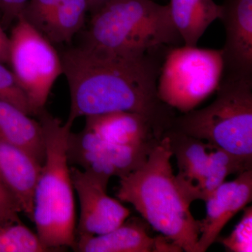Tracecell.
I'll return each instance as SVG.
<instances>
[{"label": "cell", "mask_w": 252, "mask_h": 252, "mask_svg": "<svg viewBox=\"0 0 252 252\" xmlns=\"http://www.w3.org/2000/svg\"><path fill=\"white\" fill-rule=\"evenodd\" d=\"M142 55L122 54L84 43L61 56L63 74L70 94L69 127L79 117L107 113H137L149 119L162 134L176 116L157 94L163 62L162 51Z\"/></svg>", "instance_id": "obj_1"}, {"label": "cell", "mask_w": 252, "mask_h": 252, "mask_svg": "<svg viewBox=\"0 0 252 252\" xmlns=\"http://www.w3.org/2000/svg\"><path fill=\"white\" fill-rule=\"evenodd\" d=\"M172 157L168 137L163 135L143 165L120 178L116 196L131 204L182 252H197L201 220L190 212L192 203L174 174Z\"/></svg>", "instance_id": "obj_2"}, {"label": "cell", "mask_w": 252, "mask_h": 252, "mask_svg": "<svg viewBox=\"0 0 252 252\" xmlns=\"http://www.w3.org/2000/svg\"><path fill=\"white\" fill-rule=\"evenodd\" d=\"M36 117L44 132L45 161L33 193V220L36 233L47 252L74 247L76 210L67 142L71 128L45 108Z\"/></svg>", "instance_id": "obj_3"}, {"label": "cell", "mask_w": 252, "mask_h": 252, "mask_svg": "<svg viewBox=\"0 0 252 252\" xmlns=\"http://www.w3.org/2000/svg\"><path fill=\"white\" fill-rule=\"evenodd\" d=\"M91 14L85 42L92 45L142 55L183 42L168 4L153 0H109Z\"/></svg>", "instance_id": "obj_4"}, {"label": "cell", "mask_w": 252, "mask_h": 252, "mask_svg": "<svg viewBox=\"0 0 252 252\" xmlns=\"http://www.w3.org/2000/svg\"><path fill=\"white\" fill-rule=\"evenodd\" d=\"M205 108L175 117L171 127L252 164V78L223 74Z\"/></svg>", "instance_id": "obj_5"}, {"label": "cell", "mask_w": 252, "mask_h": 252, "mask_svg": "<svg viewBox=\"0 0 252 252\" xmlns=\"http://www.w3.org/2000/svg\"><path fill=\"white\" fill-rule=\"evenodd\" d=\"M223 69L221 49L172 47L160 67L158 96L182 114L193 110L217 90Z\"/></svg>", "instance_id": "obj_6"}, {"label": "cell", "mask_w": 252, "mask_h": 252, "mask_svg": "<svg viewBox=\"0 0 252 252\" xmlns=\"http://www.w3.org/2000/svg\"><path fill=\"white\" fill-rule=\"evenodd\" d=\"M9 63L36 117L63 74L62 62L51 41L21 15L9 36Z\"/></svg>", "instance_id": "obj_7"}, {"label": "cell", "mask_w": 252, "mask_h": 252, "mask_svg": "<svg viewBox=\"0 0 252 252\" xmlns=\"http://www.w3.org/2000/svg\"><path fill=\"white\" fill-rule=\"evenodd\" d=\"M154 147L119 145L84 128L69 132L67 156L69 165L110 180L122 178L142 166Z\"/></svg>", "instance_id": "obj_8"}, {"label": "cell", "mask_w": 252, "mask_h": 252, "mask_svg": "<svg viewBox=\"0 0 252 252\" xmlns=\"http://www.w3.org/2000/svg\"><path fill=\"white\" fill-rule=\"evenodd\" d=\"M70 174L80 204L76 238L108 233L130 217V210L107 194L109 180L72 165Z\"/></svg>", "instance_id": "obj_9"}, {"label": "cell", "mask_w": 252, "mask_h": 252, "mask_svg": "<svg viewBox=\"0 0 252 252\" xmlns=\"http://www.w3.org/2000/svg\"><path fill=\"white\" fill-rule=\"evenodd\" d=\"M223 74L252 78V0H223Z\"/></svg>", "instance_id": "obj_10"}, {"label": "cell", "mask_w": 252, "mask_h": 252, "mask_svg": "<svg viewBox=\"0 0 252 252\" xmlns=\"http://www.w3.org/2000/svg\"><path fill=\"white\" fill-rule=\"evenodd\" d=\"M252 200V170L224 182L206 200V217L201 220L197 252H205L217 241L229 220Z\"/></svg>", "instance_id": "obj_11"}, {"label": "cell", "mask_w": 252, "mask_h": 252, "mask_svg": "<svg viewBox=\"0 0 252 252\" xmlns=\"http://www.w3.org/2000/svg\"><path fill=\"white\" fill-rule=\"evenodd\" d=\"M72 250L79 252H182L162 235L151 236L143 220L130 217L108 233L76 238Z\"/></svg>", "instance_id": "obj_12"}, {"label": "cell", "mask_w": 252, "mask_h": 252, "mask_svg": "<svg viewBox=\"0 0 252 252\" xmlns=\"http://www.w3.org/2000/svg\"><path fill=\"white\" fill-rule=\"evenodd\" d=\"M84 128L112 143L132 147H154L163 134L137 113L114 112L86 117Z\"/></svg>", "instance_id": "obj_13"}, {"label": "cell", "mask_w": 252, "mask_h": 252, "mask_svg": "<svg viewBox=\"0 0 252 252\" xmlns=\"http://www.w3.org/2000/svg\"><path fill=\"white\" fill-rule=\"evenodd\" d=\"M164 135L168 137L172 155L177 160L176 175L189 200H198V190L211 165L217 147L170 127Z\"/></svg>", "instance_id": "obj_14"}, {"label": "cell", "mask_w": 252, "mask_h": 252, "mask_svg": "<svg viewBox=\"0 0 252 252\" xmlns=\"http://www.w3.org/2000/svg\"><path fill=\"white\" fill-rule=\"evenodd\" d=\"M41 165L29 154L0 137V178L17 197L32 222L33 193Z\"/></svg>", "instance_id": "obj_15"}, {"label": "cell", "mask_w": 252, "mask_h": 252, "mask_svg": "<svg viewBox=\"0 0 252 252\" xmlns=\"http://www.w3.org/2000/svg\"><path fill=\"white\" fill-rule=\"evenodd\" d=\"M0 137L29 154L41 165L45 161V140L40 122L1 99Z\"/></svg>", "instance_id": "obj_16"}, {"label": "cell", "mask_w": 252, "mask_h": 252, "mask_svg": "<svg viewBox=\"0 0 252 252\" xmlns=\"http://www.w3.org/2000/svg\"><path fill=\"white\" fill-rule=\"evenodd\" d=\"M172 22L184 46L195 47L209 26L223 14L221 5L214 0H170Z\"/></svg>", "instance_id": "obj_17"}, {"label": "cell", "mask_w": 252, "mask_h": 252, "mask_svg": "<svg viewBox=\"0 0 252 252\" xmlns=\"http://www.w3.org/2000/svg\"><path fill=\"white\" fill-rule=\"evenodd\" d=\"M89 6L86 0H61L41 28L51 43H69L80 31Z\"/></svg>", "instance_id": "obj_18"}, {"label": "cell", "mask_w": 252, "mask_h": 252, "mask_svg": "<svg viewBox=\"0 0 252 252\" xmlns=\"http://www.w3.org/2000/svg\"><path fill=\"white\" fill-rule=\"evenodd\" d=\"M36 233L21 219L0 222V252H46Z\"/></svg>", "instance_id": "obj_19"}, {"label": "cell", "mask_w": 252, "mask_h": 252, "mask_svg": "<svg viewBox=\"0 0 252 252\" xmlns=\"http://www.w3.org/2000/svg\"><path fill=\"white\" fill-rule=\"evenodd\" d=\"M240 222L228 236L219 237V240L228 251L252 252V207H245Z\"/></svg>", "instance_id": "obj_20"}, {"label": "cell", "mask_w": 252, "mask_h": 252, "mask_svg": "<svg viewBox=\"0 0 252 252\" xmlns=\"http://www.w3.org/2000/svg\"><path fill=\"white\" fill-rule=\"evenodd\" d=\"M0 99L13 104L23 112L32 116L27 97L23 92L12 71L0 62Z\"/></svg>", "instance_id": "obj_21"}, {"label": "cell", "mask_w": 252, "mask_h": 252, "mask_svg": "<svg viewBox=\"0 0 252 252\" xmlns=\"http://www.w3.org/2000/svg\"><path fill=\"white\" fill-rule=\"evenodd\" d=\"M61 0H29L21 16L41 32V28Z\"/></svg>", "instance_id": "obj_22"}, {"label": "cell", "mask_w": 252, "mask_h": 252, "mask_svg": "<svg viewBox=\"0 0 252 252\" xmlns=\"http://www.w3.org/2000/svg\"><path fill=\"white\" fill-rule=\"evenodd\" d=\"M21 212L22 207L17 197L0 178V222L18 220Z\"/></svg>", "instance_id": "obj_23"}, {"label": "cell", "mask_w": 252, "mask_h": 252, "mask_svg": "<svg viewBox=\"0 0 252 252\" xmlns=\"http://www.w3.org/2000/svg\"><path fill=\"white\" fill-rule=\"evenodd\" d=\"M29 0H0V23L2 27H9L22 14Z\"/></svg>", "instance_id": "obj_24"}, {"label": "cell", "mask_w": 252, "mask_h": 252, "mask_svg": "<svg viewBox=\"0 0 252 252\" xmlns=\"http://www.w3.org/2000/svg\"><path fill=\"white\" fill-rule=\"evenodd\" d=\"M9 36L6 35L4 28L0 23V62L9 63Z\"/></svg>", "instance_id": "obj_25"}, {"label": "cell", "mask_w": 252, "mask_h": 252, "mask_svg": "<svg viewBox=\"0 0 252 252\" xmlns=\"http://www.w3.org/2000/svg\"><path fill=\"white\" fill-rule=\"evenodd\" d=\"M89 6V11L91 13L94 12L96 9H98L99 6H102L104 3L109 0H86Z\"/></svg>", "instance_id": "obj_26"}]
</instances>
